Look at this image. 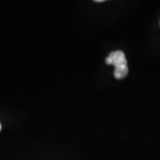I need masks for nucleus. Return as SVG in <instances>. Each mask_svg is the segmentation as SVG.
<instances>
[{"instance_id": "nucleus-3", "label": "nucleus", "mask_w": 160, "mask_h": 160, "mask_svg": "<svg viewBox=\"0 0 160 160\" xmlns=\"http://www.w3.org/2000/svg\"><path fill=\"white\" fill-rule=\"evenodd\" d=\"M1 129H2V126H1V124H0V131H1Z\"/></svg>"}, {"instance_id": "nucleus-2", "label": "nucleus", "mask_w": 160, "mask_h": 160, "mask_svg": "<svg viewBox=\"0 0 160 160\" xmlns=\"http://www.w3.org/2000/svg\"><path fill=\"white\" fill-rule=\"evenodd\" d=\"M104 0H96V2H98V3H101V2H103Z\"/></svg>"}, {"instance_id": "nucleus-1", "label": "nucleus", "mask_w": 160, "mask_h": 160, "mask_svg": "<svg viewBox=\"0 0 160 160\" xmlns=\"http://www.w3.org/2000/svg\"><path fill=\"white\" fill-rule=\"evenodd\" d=\"M106 63L109 65H114V76L118 79L125 78L128 74L127 61L125 53L122 51H116L110 52L109 57L106 59Z\"/></svg>"}]
</instances>
